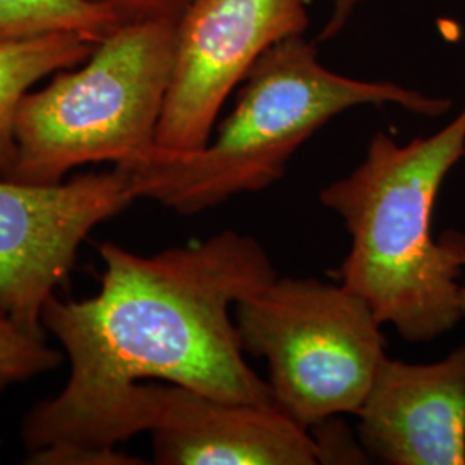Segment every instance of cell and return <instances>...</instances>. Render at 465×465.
Listing matches in <instances>:
<instances>
[{
    "label": "cell",
    "mask_w": 465,
    "mask_h": 465,
    "mask_svg": "<svg viewBox=\"0 0 465 465\" xmlns=\"http://www.w3.org/2000/svg\"><path fill=\"white\" fill-rule=\"evenodd\" d=\"M99 252V293L44 307V331L66 351L69 378L25 416L28 464H140L117 445L147 431L145 380L276 407L234 321L236 303L278 276L255 238L223 232L153 255L107 242Z\"/></svg>",
    "instance_id": "1"
},
{
    "label": "cell",
    "mask_w": 465,
    "mask_h": 465,
    "mask_svg": "<svg viewBox=\"0 0 465 465\" xmlns=\"http://www.w3.org/2000/svg\"><path fill=\"white\" fill-rule=\"evenodd\" d=\"M464 155L465 105L445 128L405 145L378 132L364 161L319 195L351 236L340 282L407 341L434 340L464 317V266L432 236L438 193Z\"/></svg>",
    "instance_id": "2"
},
{
    "label": "cell",
    "mask_w": 465,
    "mask_h": 465,
    "mask_svg": "<svg viewBox=\"0 0 465 465\" xmlns=\"http://www.w3.org/2000/svg\"><path fill=\"white\" fill-rule=\"evenodd\" d=\"M362 105H397L440 117L451 100L391 82H367L321 64L316 45L292 36L271 47L243 80L216 138L193 152L149 150L126 164L136 199L193 216L280 182L295 152L332 117Z\"/></svg>",
    "instance_id": "3"
},
{
    "label": "cell",
    "mask_w": 465,
    "mask_h": 465,
    "mask_svg": "<svg viewBox=\"0 0 465 465\" xmlns=\"http://www.w3.org/2000/svg\"><path fill=\"white\" fill-rule=\"evenodd\" d=\"M180 17L124 21L76 71L28 92L15 119L5 180L59 183L74 167L126 164L155 147L173 78Z\"/></svg>",
    "instance_id": "4"
},
{
    "label": "cell",
    "mask_w": 465,
    "mask_h": 465,
    "mask_svg": "<svg viewBox=\"0 0 465 465\" xmlns=\"http://www.w3.org/2000/svg\"><path fill=\"white\" fill-rule=\"evenodd\" d=\"M234 321L243 350L267 361L276 407L305 430L357 416L388 359L381 322L343 282L276 276Z\"/></svg>",
    "instance_id": "5"
},
{
    "label": "cell",
    "mask_w": 465,
    "mask_h": 465,
    "mask_svg": "<svg viewBox=\"0 0 465 465\" xmlns=\"http://www.w3.org/2000/svg\"><path fill=\"white\" fill-rule=\"evenodd\" d=\"M136 200L126 169L35 184L0 178V309L42 334V312L100 223Z\"/></svg>",
    "instance_id": "6"
},
{
    "label": "cell",
    "mask_w": 465,
    "mask_h": 465,
    "mask_svg": "<svg viewBox=\"0 0 465 465\" xmlns=\"http://www.w3.org/2000/svg\"><path fill=\"white\" fill-rule=\"evenodd\" d=\"M309 26L305 0H195L178 21V45L155 147L193 152L252 66Z\"/></svg>",
    "instance_id": "7"
},
{
    "label": "cell",
    "mask_w": 465,
    "mask_h": 465,
    "mask_svg": "<svg viewBox=\"0 0 465 465\" xmlns=\"http://www.w3.org/2000/svg\"><path fill=\"white\" fill-rule=\"evenodd\" d=\"M147 431L161 465H314L312 432L276 407L147 384Z\"/></svg>",
    "instance_id": "8"
},
{
    "label": "cell",
    "mask_w": 465,
    "mask_h": 465,
    "mask_svg": "<svg viewBox=\"0 0 465 465\" xmlns=\"http://www.w3.org/2000/svg\"><path fill=\"white\" fill-rule=\"evenodd\" d=\"M357 416L367 455L390 465L465 464V343L443 361L386 359Z\"/></svg>",
    "instance_id": "9"
},
{
    "label": "cell",
    "mask_w": 465,
    "mask_h": 465,
    "mask_svg": "<svg viewBox=\"0 0 465 465\" xmlns=\"http://www.w3.org/2000/svg\"><path fill=\"white\" fill-rule=\"evenodd\" d=\"M95 45L69 32L0 42V178L15 166V119L23 97L50 74L84 64Z\"/></svg>",
    "instance_id": "10"
},
{
    "label": "cell",
    "mask_w": 465,
    "mask_h": 465,
    "mask_svg": "<svg viewBox=\"0 0 465 465\" xmlns=\"http://www.w3.org/2000/svg\"><path fill=\"white\" fill-rule=\"evenodd\" d=\"M121 23L113 9L90 0H0V42L69 32L99 44Z\"/></svg>",
    "instance_id": "11"
},
{
    "label": "cell",
    "mask_w": 465,
    "mask_h": 465,
    "mask_svg": "<svg viewBox=\"0 0 465 465\" xmlns=\"http://www.w3.org/2000/svg\"><path fill=\"white\" fill-rule=\"evenodd\" d=\"M63 362V353L49 347L44 334L21 328L0 309V393L30 381Z\"/></svg>",
    "instance_id": "12"
},
{
    "label": "cell",
    "mask_w": 465,
    "mask_h": 465,
    "mask_svg": "<svg viewBox=\"0 0 465 465\" xmlns=\"http://www.w3.org/2000/svg\"><path fill=\"white\" fill-rule=\"evenodd\" d=\"M116 13L119 19L138 21L150 17H182L195 0H90Z\"/></svg>",
    "instance_id": "13"
},
{
    "label": "cell",
    "mask_w": 465,
    "mask_h": 465,
    "mask_svg": "<svg viewBox=\"0 0 465 465\" xmlns=\"http://www.w3.org/2000/svg\"><path fill=\"white\" fill-rule=\"evenodd\" d=\"M366 0H332L331 13L322 26V32L317 36V42H328L340 34L350 21L355 9Z\"/></svg>",
    "instance_id": "14"
},
{
    "label": "cell",
    "mask_w": 465,
    "mask_h": 465,
    "mask_svg": "<svg viewBox=\"0 0 465 465\" xmlns=\"http://www.w3.org/2000/svg\"><path fill=\"white\" fill-rule=\"evenodd\" d=\"M440 238L449 245L450 249L457 253V257L460 259L465 271V232H443ZM459 302H460V311H462V314L465 317V274L462 276V282H460Z\"/></svg>",
    "instance_id": "15"
}]
</instances>
